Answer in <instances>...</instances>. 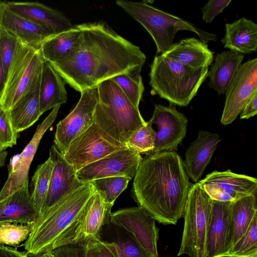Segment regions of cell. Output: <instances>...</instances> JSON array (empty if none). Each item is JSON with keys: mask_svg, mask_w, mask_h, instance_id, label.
<instances>
[{"mask_svg": "<svg viewBox=\"0 0 257 257\" xmlns=\"http://www.w3.org/2000/svg\"><path fill=\"white\" fill-rule=\"evenodd\" d=\"M18 133L12 125L9 112L0 104V150H6L17 144Z\"/></svg>", "mask_w": 257, "mask_h": 257, "instance_id": "cell-38", "label": "cell"}, {"mask_svg": "<svg viewBox=\"0 0 257 257\" xmlns=\"http://www.w3.org/2000/svg\"><path fill=\"white\" fill-rule=\"evenodd\" d=\"M33 257H55L51 251H46L35 255Z\"/></svg>", "mask_w": 257, "mask_h": 257, "instance_id": "cell-48", "label": "cell"}, {"mask_svg": "<svg viewBox=\"0 0 257 257\" xmlns=\"http://www.w3.org/2000/svg\"><path fill=\"white\" fill-rule=\"evenodd\" d=\"M257 93V58L242 64L225 94L220 123H231Z\"/></svg>", "mask_w": 257, "mask_h": 257, "instance_id": "cell-11", "label": "cell"}, {"mask_svg": "<svg viewBox=\"0 0 257 257\" xmlns=\"http://www.w3.org/2000/svg\"><path fill=\"white\" fill-rule=\"evenodd\" d=\"M198 183L210 198L221 202H233L243 197L256 195L257 179L226 171H214Z\"/></svg>", "mask_w": 257, "mask_h": 257, "instance_id": "cell-13", "label": "cell"}, {"mask_svg": "<svg viewBox=\"0 0 257 257\" xmlns=\"http://www.w3.org/2000/svg\"><path fill=\"white\" fill-rule=\"evenodd\" d=\"M17 41L18 39L15 35L2 27L0 35V53L5 79L14 55Z\"/></svg>", "mask_w": 257, "mask_h": 257, "instance_id": "cell-39", "label": "cell"}, {"mask_svg": "<svg viewBox=\"0 0 257 257\" xmlns=\"http://www.w3.org/2000/svg\"><path fill=\"white\" fill-rule=\"evenodd\" d=\"M49 157L53 161V168L44 208L40 214L52 208L84 184L78 180L77 171L65 160L54 144L50 149Z\"/></svg>", "mask_w": 257, "mask_h": 257, "instance_id": "cell-18", "label": "cell"}, {"mask_svg": "<svg viewBox=\"0 0 257 257\" xmlns=\"http://www.w3.org/2000/svg\"><path fill=\"white\" fill-rule=\"evenodd\" d=\"M81 33L76 25L70 30L54 35L47 39L40 48L44 60L55 63L65 59L77 46Z\"/></svg>", "mask_w": 257, "mask_h": 257, "instance_id": "cell-29", "label": "cell"}, {"mask_svg": "<svg viewBox=\"0 0 257 257\" xmlns=\"http://www.w3.org/2000/svg\"><path fill=\"white\" fill-rule=\"evenodd\" d=\"M5 80L6 79L4 70V66L0 53V96L2 93L4 87Z\"/></svg>", "mask_w": 257, "mask_h": 257, "instance_id": "cell-45", "label": "cell"}, {"mask_svg": "<svg viewBox=\"0 0 257 257\" xmlns=\"http://www.w3.org/2000/svg\"><path fill=\"white\" fill-rule=\"evenodd\" d=\"M95 191L92 184L85 183L38 215L23 244L26 253L34 256L81 240L84 208Z\"/></svg>", "mask_w": 257, "mask_h": 257, "instance_id": "cell-3", "label": "cell"}, {"mask_svg": "<svg viewBox=\"0 0 257 257\" xmlns=\"http://www.w3.org/2000/svg\"><path fill=\"white\" fill-rule=\"evenodd\" d=\"M221 42L225 48L242 54L256 52L257 24L244 17L226 24Z\"/></svg>", "mask_w": 257, "mask_h": 257, "instance_id": "cell-27", "label": "cell"}, {"mask_svg": "<svg viewBox=\"0 0 257 257\" xmlns=\"http://www.w3.org/2000/svg\"><path fill=\"white\" fill-rule=\"evenodd\" d=\"M97 88L95 122L114 139L126 144L134 133L147 122L139 108L131 103L111 79L101 82Z\"/></svg>", "mask_w": 257, "mask_h": 257, "instance_id": "cell-5", "label": "cell"}, {"mask_svg": "<svg viewBox=\"0 0 257 257\" xmlns=\"http://www.w3.org/2000/svg\"><path fill=\"white\" fill-rule=\"evenodd\" d=\"M44 62L40 48L18 39L0 96V104L6 110L9 111L40 83Z\"/></svg>", "mask_w": 257, "mask_h": 257, "instance_id": "cell-7", "label": "cell"}, {"mask_svg": "<svg viewBox=\"0 0 257 257\" xmlns=\"http://www.w3.org/2000/svg\"><path fill=\"white\" fill-rule=\"evenodd\" d=\"M7 8L13 13L41 26L54 34L74 27L62 12L38 2H7Z\"/></svg>", "mask_w": 257, "mask_h": 257, "instance_id": "cell-19", "label": "cell"}, {"mask_svg": "<svg viewBox=\"0 0 257 257\" xmlns=\"http://www.w3.org/2000/svg\"><path fill=\"white\" fill-rule=\"evenodd\" d=\"M231 0H210L201 8L203 20L210 24L213 19L228 7Z\"/></svg>", "mask_w": 257, "mask_h": 257, "instance_id": "cell-41", "label": "cell"}, {"mask_svg": "<svg viewBox=\"0 0 257 257\" xmlns=\"http://www.w3.org/2000/svg\"><path fill=\"white\" fill-rule=\"evenodd\" d=\"M116 4L147 30L155 43L158 54H162L169 49L180 30L194 32L206 43L216 40L215 34L197 28L192 23L145 2L117 0Z\"/></svg>", "mask_w": 257, "mask_h": 257, "instance_id": "cell-6", "label": "cell"}, {"mask_svg": "<svg viewBox=\"0 0 257 257\" xmlns=\"http://www.w3.org/2000/svg\"><path fill=\"white\" fill-rule=\"evenodd\" d=\"M67 100L65 81L49 62L44 61L39 90L41 114L65 103Z\"/></svg>", "mask_w": 257, "mask_h": 257, "instance_id": "cell-26", "label": "cell"}, {"mask_svg": "<svg viewBox=\"0 0 257 257\" xmlns=\"http://www.w3.org/2000/svg\"><path fill=\"white\" fill-rule=\"evenodd\" d=\"M34 223L19 224L10 222L0 223V243L16 246L26 241Z\"/></svg>", "mask_w": 257, "mask_h": 257, "instance_id": "cell-36", "label": "cell"}, {"mask_svg": "<svg viewBox=\"0 0 257 257\" xmlns=\"http://www.w3.org/2000/svg\"><path fill=\"white\" fill-rule=\"evenodd\" d=\"M111 79L117 85L131 103L139 108L144 91L140 73H123Z\"/></svg>", "mask_w": 257, "mask_h": 257, "instance_id": "cell-34", "label": "cell"}, {"mask_svg": "<svg viewBox=\"0 0 257 257\" xmlns=\"http://www.w3.org/2000/svg\"><path fill=\"white\" fill-rule=\"evenodd\" d=\"M110 220L131 233L142 247L158 257L159 230L155 220L142 207H128L111 213Z\"/></svg>", "mask_w": 257, "mask_h": 257, "instance_id": "cell-16", "label": "cell"}, {"mask_svg": "<svg viewBox=\"0 0 257 257\" xmlns=\"http://www.w3.org/2000/svg\"><path fill=\"white\" fill-rule=\"evenodd\" d=\"M53 163L50 157L38 166L32 177L30 194L36 209L40 214L44 208L48 192Z\"/></svg>", "mask_w": 257, "mask_h": 257, "instance_id": "cell-32", "label": "cell"}, {"mask_svg": "<svg viewBox=\"0 0 257 257\" xmlns=\"http://www.w3.org/2000/svg\"><path fill=\"white\" fill-rule=\"evenodd\" d=\"M113 205L105 202L95 191L84 208L81 229L82 240L98 239L102 227L110 219Z\"/></svg>", "mask_w": 257, "mask_h": 257, "instance_id": "cell-28", "label": "cell"}, {"mask_svg": "<svg viewBox=\"0 0 257 257\" xmlns=\"http://www.w3.org/2000/svg\"><path fill=\"white\" fill-rule=\"evenodd\" d=\"M134 179L132 196L155 220L175 225L183 217L193 184L175 151L146 155Z\"/></svg>", "mask_w": 257, "mask_h": 257, "instance_id": "cell-2", "label": "cell"}, {"mask_svg": "<svg viewBox=\"0 0 257 257\" xmlns=\"http://www.w3.org/2000/svg\"><path fill=\"white\" fill-rule=\"evenodd\" d=\"M149 121L156 127L153 128L155 148L152 153L177 150L187 133L188 119L185 115L173 105L156 104Z\"/></svg>", "mask_w": 257, "mask_h": 257, "instance_id": "cell-14", "label": "cell"}, {"mask_svg": "<svg viewBox=\"0 0 257 257\" xmlns=\"http://www.w3.org/2000/svg\"><path fill=\"white\" fill-rule=\"evenodd\" d=\"M39 213L32 201L29 179L22 188L0 201V223H34Z\"/></svg>", "mask_w": 257, "mask_h": 257, "instance_id": "cell-21", "label": "cell"}, {"mask_svg": "<svg viewBox=\"0 0 257 257\" xmlns=\"http://www.w3.org/2000/svg\"><path fill=\"white\" fill-rule=\"evenodd\" d=\"M74 108L56 125L54 144L64 155L71 142L94 121L97 87L82 91Z\"/></svg>", "mask_w": 257, "mask_h": 257, "instance_id": "cell-10", "label": "cell"}, {"mask_svg": "<svg viewBox=\"0 0 257 257\" xmlns=\"http://www.w3.org/2000/svg\"><path fill=\"white\" fill-rule=\"evenodd\" d=\"M85 257H115L112 251L100 240H87Z\"/></svg>", "mask_w": 257, "mask_h": 257, "instance_id": "cell-42", "label": "cell"}, {"mask_svg": "<svg viewBox=\"0 0 257 257\" xmlns=\"http://www.w3.org/2000/svg\"><path fill=\"white\" fill-rule=\"evenodd\" d=\"M257 113V93L245 105L240 113V119H248Z\"/></svg>", "mask_w": 257, "mask_h": 257, "instance_id": "cell-43", "label": "cell"}, {"mask_svg": "<svg viewBox=\"0 0 257 257\" xmlns=\"http://www.w3.org/2000/svg\"><path fill=\"white\" fill-rule=\"evenodd\" d=\"M60 106L53 108L43 121L38 125L32 139L22 153L11 158L8 168V179L0 191V201L22 188L26 180L29 179L30 165L40 141L55 120Z\"/></svg>", "mask_w": 257, "mask_h": 257, "instance_id": "cell-15", "label": "cell"}, {"mask_svg": "<svg viewBox=\"0 0 257 257\" xmlns=\"http://www.w3.org/2000/svg\"><path fill=\"white\" fill-rule=\"evenodd\" d=\"M143 160L141 154L128 147L113 152L77 171L83 183L110 177L134 178Z\"/></svg>", "mask_w": 257, "mask_h": 257, "instance_id": "cell-12", "label": "cell"}, {"mask_svg": "<svg viewBox=\"0 0 257 257\" xmlns=\"http://www.w3.org/2000/svg\"><path fill=\"white\" fill-rule=\"evenodd\" d=\"M0 257H29L26 252L0 243Z\"/></svg>", "mask_w": 257, "mask_h": 257, "instance_id": "cell-44", "label": "cell"}, {"mask_svg": "<svg viewBox=\"0 0 257 257\" xmlns=\"http://www.w3.org/2000/svg\"><path fill=\"white\" fill-rule=\"evenodd\" d=\"M40 84V83L8 111L13 128L17 133L31 126L41 115L39 103Z\"/></svg>", "mask_w": 257, "mask_h": 257, "instance_id": "cell-30", "label": "cell"}, {"mask_svg": "<svg viewBox=\"0 0 257 257\" xmlns=\"http://www.w3.org/2000/svg\"><path fill=\"white\" fill-rule=\"evenodd\" d=\"M98 239L115 257H153L142 247L131 233L110 219L102 227Z\"/></svg>", "mask_w": 257, "mask_h": 257, "instance_id": "cell-23", "label": "cell"}, {"mask_svg": "<svg viewBox=\"0 0 257 257\" xmlns=\"http://www.w3.org/2000/svg\"><path fill=\"white\" fill-rule=\"evenodd\" d=\"M225 257H257V214Z\"/></svg>", "mask_w": 257, "mask_h": 257, "instance_id": "cell-35", "label": "cell"}, {"mask_svg": "<svg viewBox=\"0 0 257 257\" xmlns=\"http://www.w3.org/2000/svg\"><path fill=\"white\" fill-rule=\"evenodd\" d=\"M81 31L78 44L64 60L50 63L62 78L76 91L96 87L123 73H140L146 56L105 23L77 25Z\"/></svg>", "mask_w": 257, "mask_h": 257, "instance_id": "cell-1", "label": "cell"}, {"mask_svg": "<svg viewBox=\"0 0 257 257\" xmlns=\"http://www.w3.org/2000/svg\"><path fill=\"white\" fill-rule=\"evenodd\" d=\"M2 27L15 35L22 42L40 48L47 39L55 35L48 29L11 12L6 6Z\"/></svg>", "mask_w": 257, "mask_h": 257, "instance_id": "cell-25", "label": "cell"}, {"mask_svg": "<svg viewBox=\"0 0 257 257\" xmlns=\"http://www.w3.org/2000/svg\"><path fill=\"white\" fill-rule=\"evenodd\" d=\"M208 68L193 69L162 55H157L149 73L151 93L171 105L187 106L207 77Z\"/></svg>", "mask_w": 257, "mask_h": 257, "instance_id": "cell-4", "label": "cell"}, {"mask_svg": "<svg viewBox=\"0 0 257 257\" xmlns=\"http://www.w3.org/2000/svg\"><path fill=\"white\" fill-rule=\"evenodd\" d=\"M127 147L116 140L95 121L69 144L63 155L78 171L107 155Z\"/></svg>", "mask_w": 257, "mask_h": 257, "instance_id": "cell-9", "label": "cell"}, {"mask_svg": "<svg viewBox=\"0 0 257 257\" xmlns=\"http://www.w3.org/2000/svg\"><path fill=\"white\" fill-rule=\"evenodd\" d=\"M231 212L233 227V246L257 214L256 195H247L231 202Z\"/></svg>", "mask_w": 257, "mask_h": 257, "instance_id": "cell-31", "label": "cell"}, {"mask_svg": "<svg viewBox=\"0 0 257 257\" xmlns=\"http://www.w3.org/2000/svg\"><path fill=\"white\" fill-rule=\"evenodd\" d=\"M7 6V2L0 1V35L2 29V19L4 11Z\"/></svg>", "mask_w": 257, "mask_h": 257, "instance_id": "cell-46", "label": "cell"}, {"mask_svg": "<svg viewBox=\"0 0 257 257\" xmlns=\"http://www.w3.org/2000/svg\"><path fill=\"white\" fill-rule=\"evenodd\" d=\"M126 144L128 147L140 154L152 153L155 148V137L151 122H147L135 132Z\"/></svg>", "mask_w": 257, "mask_h": 257, "instance_id": "cell-37", "label": "cell"}, {"mask_svg": "<svg viewBox=\"0 0 257 257\" xmlns=\"http://www.w3.org/2000/svg\"><path fill=\"white\" fill-rule=\"evenodd\" d=\"M87 240L62 246L53 249L51 252L55 257H85Z\"/></svg>", "mask_w": 257, "mask_h": 257, "instance_id": "cell-40", "label": "cell"}, {"mask_svg": "<svg viewBox=\"0 0 257 257\" xmlns=\"http://www.w3.org/2000/svg\"><path fill=\"white\" fill-rule=\"evenodd\" d=\"M220 141L217 134L200 130L198 137L186 150L184 167L193 182H197L202 177Z\"/></svg>", "mask_w": 257, "mask_h": 257, "instance_id": "cell-20", "label": "cell"}, {"mask_svg": "<svg viewBox=\"0 0 257 257\" xmlns=\"http://www.w3.org/2000/svg\"><path fill=\"white\" fill-rule=\"evenodd\" d=\"M214 52L207 43L195 38L182 39L173 43L161 54L173 60L193 69L208 68L213 60Z\"/></svg>", "mask_w": 257, "mask_h": 257, "instance_id": "cell-22", "label": "cell"}, {"mask_svg": "<svg viewBox=\"0 0 257 257\" xmlns=\"http://www.w3.org/2000/svg\"><path fill=\"white\" fill-rule=\"evenodd\" d=\"M231 202L212 200L205 257H225L232 246L233 227Z\"/></svg>", "mask_w": 257, "mask_h": 257, "instance_id": "cell-17", "label": "cell"}, {"mask_svg": "<svg viewBox=\"0 0 257 257\" xmlns=\"http://www.w3.org/2000/svg\"><path fill=\"white\" fill-rule=\"evenodd\" d=\"M244 57V54L231 50L218 53L207 72L209 87L219 95L225 94Z\"/></svg>", "mask_w": 257, "mask_h": 257, "instance_id": "cell-24", "label": "cell"}, {"mask_svg": "<svg viewBox=\"0 0 257 257\" xmlns=\"http://www.w3.org/2000/svg\"><path fill=\"white\" fill-rule=\"evenodd\" d=\"M8 154L7 151L0 150V168L5 165Z\"/></svg>", "mask_w": 257, "mask_h": 257, "instance_id": "cell-47", "label": "cell"}, {"mask_svg": "<svg viewBox=\"0 0 257 257\" xmlns=\"http://www.w3.org/2000/svg\"><path fill=\"white\" fill-rule=\"evenodd\" d=\"M131 180L126 177L117 176L98 179L90 183L105 202L114 204Z\"/></svg>", "mask_w": 257, "mask_h": 257, "instance_id": "cell-33", "label": "cell"}, {"mask_svg": "<svg viewBox=\"0 0 257 257\" xmlns=\"http://www.w3.org/2000/svg\"><path fill=\"white\" fill-rule=\"evenodd\" d=\"M212 200L198 183L190 190L184 212V227L177 256L205 257Z\"/></svg>", "mask_w": 257, "mask_h": 257, "instance_id": "cell-8", "label": "cell"}]
</instances>
